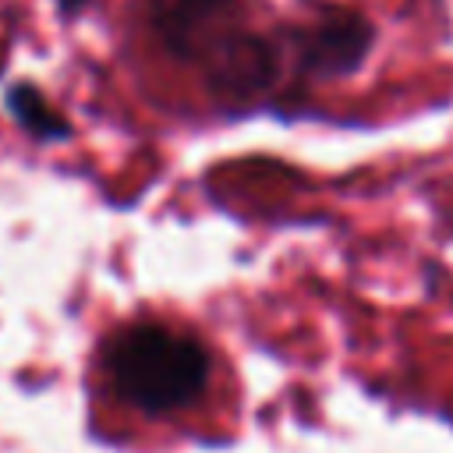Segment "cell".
Here are the masks:
<instances>
[{
    "label": "cell",
    "mask_w": 453,
    "mask_h": 453,
    "mask_svg": "<svg viewBox=\"0 0 453 453\" xmlns=\"http://www.w3.org/2000/svg\"><path fill=\"white\" fill-rule=\"evenodd\" d=\"M106 368L127 403L149 414H170L202 396L209 382V354L191 336L163 326H131L110 350Z\"/></svg>",
    "instance_id": "cell-1"
},
{
    "label": "cell",
    "mask_w": 453,
    "mask_h": 453,
    "mask_svg": "<svg viewBox=\"0 0 453 453\" xmlns=\"http://www.w3.org/2000/svg\"><path fill=\"white\" fill-rule=\"evenodd\" d=\"M149 14L166 50L198 64L241 32V0H149Z\"/></svg>",
    "instance_id": "cell-2"
},
{
    "label": "cell",
    "mask_w": 453,
    "mask_h": 453,
    "mask_svg": "<svg viewBox=\"0 0 453 453\" xmlns=\"http://www.w3.org/2000/svg\"><path fill=\"white\" fill-rule=\"evenodd\" d=\"M372 50V25L357 11H329L301 35V64L311 74L340 78L361 67Z\"/></svg>",
    "instance_id": "cell-3"
},
{
    "label": "cell",
    "mask_w": 453,
    "mask_h": 453,
    "mask_svg": "<svg viewBox=\"0 0 453 453\" xmlns=\"http://www.w3.org/2000/svg\"><path fill=\"white\" fill-rule=\"evenodd\" d=\"M202 64L209 71V88L219 99H230V103L255 99L276 78V53H273V46L265 39H258V35H248V32L230 35Z\"/></svg>",
    "instance_id": "cell-4"
},
{
    "label": "cell",
    "mask_w": 453,
    "mask_h": 453,
    "mask_svg": "<svg viewBox=\"0 0 453 453\" xmlns=\"http://www.w3.org/2000/svg\"><path fill=\"white\" fill-rule=\"evenodd\" d=\"M7 106H11V113L18 117V124H21L25 131H32L35 138L57 142V138H67V134H71L67 120H64L57 110H50V103H46L32 85H14L11 96H7Z\"/></svg>",
    "instance_id": "cell-5"
},
{
    "label": "cell",
    "mask_w": 453,
    "mask_h": 453,
    "mask_svg": "<svg viewBox=\"0 0 453 453\" xmlns=\"http://www.w3.org/2000/svg\"><path fill=\"white\" fill-rule=\"evenodd\" d=\"M85 4H92V0H60V11H64V14H74V11H81Z\"/></svg>",
    "instance_id": "cell-6"
},
{
    "label": "cell",
    "mask_w": 453,
    "mask_h": 453,
    "mask_svg": "<svg viewBox=\"0 0 453 453\" xmlns=\"http://www.w3.org/2000/svg\"><path fill=\"white\" fill-rule=\"evenodd\" d=\"M0 71H4V46H0Z\"/></svg>",
    "instance_id": "cell-7"
}]
</instances>
